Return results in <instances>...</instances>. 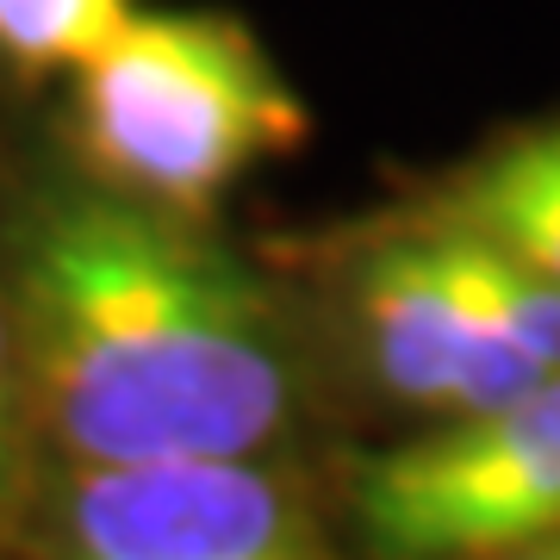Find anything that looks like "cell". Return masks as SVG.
<instances>
[{
	"label": "cell",
	"mask_w": 560,
	"mask_h": 560,
	"mask_svg": "<svg viewBox=\"0 0 560 560\" xmlns=\"http://www.w3.org/2000/svg\"><path fill=\"white\" fill-rule=\"evenodd\" d=\"M131 13V0H0V62L25 81L75 75Z\"/></svg>",
	"instance_id": "cell-7"
},
{
	"label": "cell",
	"mask_w": 560,
	"mask_h": 560,
	"mask_svg": "<svg viewBox=\"0 0 560 560\" xmlns=\"http://www.w3.org/2000/svg\"><path fill=\"white\" fill-rule=\"evenodd\" d=\"M342 318L368 386L411 418H467L548 381L492 324L455 224L418 206L349 243Z\"/></svg>",
	"instance_id": "cell-4"
},
{
	"label": "cell",
	"mask_w": 560,
	"mask_h": 560,
	"mask_svg": "<svg viewBox=\"0 0 560 560\" xmlns=\"http://www.w3.org/2000/svg\"><path fill=\"white\" fill-rule=\"evenodd\" d=\"M20 349L75 467L268 455L312 411V355L268 280L187 212L50 187L13 231Z\"/></svg>",
	"instance_id": "cell-1"
},
{
	"label": "cell",
	"mask_w": 560,
	"mask_h": 560,
	"mask_svg": "<svg viewBox=\"0 0 560 560\" xmlns=\"http://www.w3.org/2000/svg\"><path fill=\"white\" fill-rule=\"evenodd\" d=\"M411 206L474 224L560 280V113L499 131L480 156H467Z\"/></svg>",
	"instance_id": "cell-6"
},
{
	"label": "cell",
	"mask_w": 560,
	"mask_h": 560,
	"mask_svg": "<svg viewBox=\"0 0 560 560\" xmlns=\"http://www.w3.org/2000/svg\"><path fill=\"white\" fill-rule=\"evenodd\" d=\"M57 560H337L318 504L261 455L75 467Z\"/></svg>",
	"instance_id": "cell-5"
},
{
	"label": "cell",
	"mask_w": 560,
	"mask_h": 560,
	"mask_svg": "<svg viewBox=\"0 0 560 560\" xmlns=\"http://www.w3.org/2000/svg\"><path fill=\"white\" fill-rule=\"evenodd\" d=\"M13 324L0 312V499H7V480H13V399H20V368H13Z\"/></svg>",
	"instance_id": "cell-8"
},
{
	"label": "cell",
	"mask_w": 560,
	"mask_h": 560,
	"mask_svg": "<svg viewBox=\"0 0 560 560\" xmlns=\"http://www.w3.org/2000/svg\"><path fill=\"white\" fill-rule=\"evenodd\" d=\"M361 560H499L560 536V374L349 467Z\"/></svg>",
	"instance_id": "cell-3"
},
{
	"label": "cell",
	"mask_w": 560,
	"mask_h": 560,
	"mask_svg": "<svg viewBox=\"0 0 560 560\" xmlns=\"http://www.w3.org/2000/svg\"><path fill=\"white\" fill-rule=\"evenodd\" d=\"M499 560H560V536L529 541V548H517V555H499Z\"/></svg>",
	"instance_id": "cell-9"
},
{
	"label": "cell",
	"mask_w": 560,
	"mask_h": 560,
	"mask_svg": "<svg viewBox=\"0 0 560 560\" xmlns=\"http://www.w3.org/2000/svg\"><path fill=\"white\" fill-rule=\"evenodd\" d=\"M69 81V125L94 180L187 219L212 212L261 162L300 156L312 138L300 88L219 7L131 13Z\"/></svg>",
	"instance_id": "cell-2"
}]
</instances>
